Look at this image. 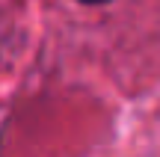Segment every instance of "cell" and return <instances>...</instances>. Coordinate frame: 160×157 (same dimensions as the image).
I'll return each mask as SVG.
<instances>
[{"label": "cell", "mask_w": 160, "mask_h": 157, "mask_svg": "<svg viewBox=\"0 0 160 157\" xmlns=\"http://www.w3.org/2000/svg\"><path fill=\"white\" fill-rule=\"evenodd\" d=\"M80 3H89V6H98V3H110V0H80Z\"/></svg>", "instance_id": "1"}]
</instances>
